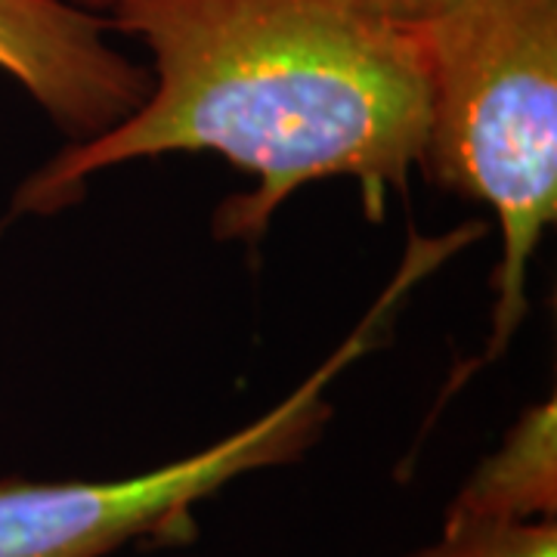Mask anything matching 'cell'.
I'll return each mask as SVG.
<instances>
[{
    "mask_svg": "<svg viewBox=\"0 0 557 557\" xmlns=\"http://www.w3.org/2000/svg\"><path fill=\"white\" fill-rule=\"evenodd\" d=\"M102 16L146 47L149 94L25 180L20 214L60 211L115 164L218 152L258 183L220 205L214 233L258 242L313 180L354 177L379 211L418 164L428 65L406 0H112Z\"/></svg>",
    "mask_w": 557,
    "mask_h": 557,
    "instance_id": "1",
    "label": "cell"
},
{
    "mask_svg": "<svg viewBox=\"0 0 557 557\" xmlns=\"http://www.w3.org/2000/svg\"><path fill=\"white\" fill-rule=\"evenodd\" d=\"M428 124L418 164L440 189L490 205L502 260L483 362L527 317V276L557 218V0H468L421 22Z\"/></svg>",
    "mask_w": 557,
    "mask_h": 557,
    "instance_id": "2",
    "label": "cell"
},
{
    "mask_svg": "<svg viewBox=\"0 0 557 557\" xmlns=\"http://www.w3.org/2000/svg\"><path fill=\"white\" fill-rule=\"evenodd\" d=\"M456 248L416 239L399 276L332 357L288 397L193 456L119 480H0V557H109L137 539L174 536L193 508L263 468L292 465L317 446L329 421V384L375 350L384 322L406 292L434 273Z\"/></svg>",
    "mask_w": 557,
    "mask_h": 557,
    "instance_id": "3",
    "label": "cell"
},
{
    "mask_svg": "<svg viewBox=\"0 0 557 557\" xmlns=\"http://www.w3.org/2000/svg\"><path fill=\"white\" fill-rule=\"evenodd\" d=\"M109 32L106 16L65 0H0V72L72 143L115 127L149 94V69L127 60Z\"/></svg>",
    "mask_w": 557,
    "mask_h": 557,
    "instance_id": "4",
    "label": "cell"
},
{
    "mask_svg": "<svg viewBox=\"0 0 557 557\" xmlns=\"http://www.w3.org/2000/svg\"><path fill=\"white\" fill-rule=\"evenodd\" d=\"M527 520H557L555 399L527 409L443 511V527Z\"/></svg>",
    "mask_w": 557,
    "mask_h": 557,
    "instance_id": "5",
    "label": "cell"
},
{
    "mask_svg": "<svg viewBox=\"0 0 557 557\" xmlns=\"http://www.w3.org/2000/svg\"><path fill=\"white\" fill-rule=\"evenodd\" d=\"M406 557H557V520L443 527Z\"/></svg>",
    "mask_w": 557,
    "mask_h": 557,
    "instance_id": "6",
    "label": "cell"
},
{
    "mask_svg": "<svg viewBox=\"0 0 557 557\" xmlns=\"http://www.w3.org/2000/svg\"><path fill=\"white\" fill-rule=\"evenodd\" d=\"M461 3H468V0H406V10L416 16L418 22L424 20H437L443 13H449V10H456Z\"/></svg>",
    "mask_w": 557,
    "mask_h": 557,
    "instance_id": "7",
    "label": "cell"
},
{
    "mask_svg": "<svg viewBox=\"0 0 557 557\" xmlns=\"http://www.w3.org/2000/svg\"><path fill=\"white\" fill-rule=\"evenodd\" d=\"M65 3H72V7H78V10H90V13H100L112 3V0H65Z\"/></svg>",
    "mask_w": 557,
    "mask_h": 557,
    "instance_id": "8",
    "label": "cell"
}]
</instances>
